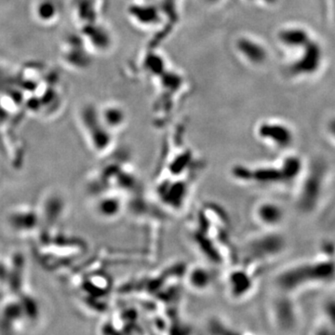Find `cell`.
I'll use <instances>...</instances> for the list:
<instances>
[{
    "label": "cell",
    "instance_id": "cell-2",
    "mask_svg": "<svg viewBox=\"0 0 335 335\" xmlns=\"http://www.w3.org/2000/svg\"><path fill=\"white\" fill-rule=\"evenodd\" d=\"M315 329L314 333L317 334H335V297H329L323 302Z\"/></svg>",
    "mask_w": 335,
    "mask_h": 335
},
{
    "label": "cell",
    "instance_id": "cell-3",
    "mask_svg": "<svg viewBox=\"0 0 335 335\" xmlns=\"http://www.w3.org/2000/svg\"><path fill=\"white\" fill-rule=\"evenodd\" d=\"M259 215L261 220L266 222V225L275 226L282 220L283 211L278 205L266 204L260 208Z\"/></svg>",
    "mask_w": 335,
    "mask_h": 335
},
{
    "label": "cell",
    "instance_id": "cell-1",
    "mask_svg": "<svg viewBox=\"0 0 335 335\" xmlns=\"http://www.w3.org/2000/svg\"><path fill=\"white\" fill-rule=\"evenodd\" d=\"M306 171L308 174L304 189L305 194L303 196V207L304 210L311 212L322 205L329 189L331 170L328 163L320 160L311 165Z\"/></svg>",
    "mask_w": 335,
    "mask_h": 335
}]
</instances>
